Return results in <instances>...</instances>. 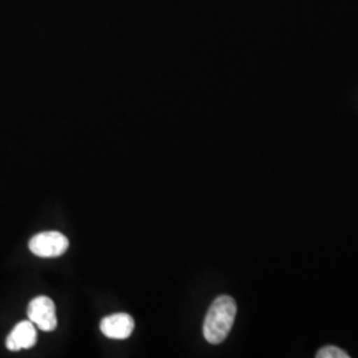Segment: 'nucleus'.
<instances>
[{
    "label": "nucleus",
    "instance_id": "1",
    "mask_svg": "<svg viewBox=\"0 0 358 358\" xmlns=\"http://www.w3.org/2000/svg\"><path fill=\"white\" fill-rule=\"evenodd\" d=\"M236 316V303L230 296H219L206 315L203 324V336L207 343L217 345L223 343L231 328L234 325Z\"/></svg>",
    "mask_w": 358,
    "mask_h": 358
},
{
    "label": "nucleus",
    "instance_id": "5",
    "mask_svg": "<svg viewBox=\"0 0 358 358\" xmlns=\"http://www.w3.org/2000/svg\"><path fill=\"white\" fill-rule=\"evenodd\" d=\"M38 341V332L35 324L32 321H22L19 322L7 337L6 345L13 350L17 352L22 349H29L36 344Z\"/></svg>",
    "mask_w": 358,
    "mask_h": 358
},
{
    "label": "nucleus",
    "instance_id": "2",
    "mask_svg": "<svg viewBox=\"0 0 358 358\" xmlns=\"http://www.w3.org/2000/svg\"><path fill=\"white\" fill-rule=\"evenodd\" d=\"M69 241L62 232L47 231L35 235L29 241V250L38 257H59L66 252Z\"/></svg>",
    "mask_w": 358,
    "mask_h": 358
},
{
    "label": "nucleus",
    "instance_id": "6",
    "mask_svg": "<svg viewBox=\"0 0 358 358\" xmlns=\"http://www.w3.org/2000/svg\"><path fill=\"white\" fill-rule=\"evenodd\" d=\"M317 358H349V355L337 346H324L316 355Z\"/></svg>",
    "mask_w": 358,
    "mask_h": 358
},
{
    "label": "nucleus",
    "instance_id": "3",
    "mask_svg": "<svg viewBox=\"0 0 358 358\" xmlns=\"http://www.w3.org/2000/svg\"><path fill=\"white\" fill-rule=\"evenodd\" d=\"M27 313H28V319L35 325H38V329L44 332H52L57 327L56 307L51 299L47 296L35 297L29 303Z\"/></svg>",
    "mask_w": 358,
    "mask_h": 358
},
{
    "label": "nucleus",
    "instance_id": "4",
    "mask_svg": "<svg viewBox=\"0 0 358 358\" xmlns=\"http://www.w3.org/2000/svg\"><path fill=\"white\" fill-rule=\"evenodd\" d=\"M100 329L109 338L125 340L134 331V320L128 313H115L101 320Z\"/></svg>",
    "mask_w": 358,
    "mask_h": 358
}]
</instances>
